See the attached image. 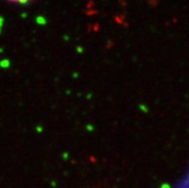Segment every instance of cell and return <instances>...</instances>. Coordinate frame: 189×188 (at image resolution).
Instances as JSON below:
<instances>
[{"label": "cell", "mask_w": 189, "mask_h": 188, "mask_svg": "<svg viewBox=\"0 0 189 188\" xmlns=\"http://www.w3.org/2000/svg\"><path fill=\"white\" fill-rule=\"evenodd\" d=\"M184 186L189 187V176H188V178H187L186 180H185V184H184Z\"/></svg>", "instance_id": "cell-1"}]
</instances>
